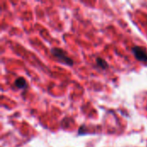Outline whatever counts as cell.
Instances as JSON below:
<instances>
[{"label":"cell","instance_id":"1","mask_svg":"<svg viewBox=\"0 0 147 147\" xmlns=\"http://www.w3.org/2000/svg\"><path fill=\"white\" fill-rule=\"evenodd\" d=\"M51 53L53 55V57L60 63L65 64L66 65H73L74 62L73 60L67 55V53L61 48H58V47H53L51 49Z\"/></svg>","mask_w":147,"mask_h":147},{"label":"cell","instance_id":"2","mask_svg":"<svg viewBox=\"0 0 147 147\" xmlns=\"http://www.w3.org/2000/svg\"><path fill=\"white\" fill-rule=\"evenodd\" d=\"M132 52L139 61L147 62V50L146 47L140 46H134L132 48Z\"/></svg>","mask_w":147,"mask_h":147},{"label":"cell","instance_id":"3","mask_svg":"<svg viewBox=\"0 0 147 147\" xmlns=\"http://www.w3.org/2000/svg\"><path fill=\"white\" fill-rule=\"evenodd\" d=\"M15 85L18 89H24V88L27 87V82H26L25 78H18L15 81Z\"/></svg>","mask_w":147,"mask_h":147},{"label":"cell","instance_id":"4","mask_svg":"<svg viewBox=\"0 0 147 147\" xmlns=\"http://www.w3.org/2000/svg\"><path fill=\"white\" fill-rule=\"evenodd\" d=\"M96 64L102 69H107L109 67V64L106 62V60H104L102 58H97L96 59Z\"/></svg>","mask_w":147,"mask_h":147}]
</instances>
